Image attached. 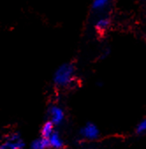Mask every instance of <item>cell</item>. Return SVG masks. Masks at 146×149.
Wrapping results in <instances>:
<instances>
[{"instance_id": "obj_1", "label": "cell", "mask_w": 146, "mask_h": 149, "mask_svg": "<svg viewBox=\"0 0 146 149\" xmlns=\"http://www.w3.org/2000/svg\"><path fill=\"white\" fill-rule=\"evenodd\" d=\"M75 72V66L71 63H64L55 70L53 82L57 87H67L74 81Z\"/></svg>"}, {"instance_id": "obj_2", "label": "cell", "mask_w": 146, "mask_h": 149, "mask_svg": "<svg viewBox=\"0 0 146 149\" xmlns=\"http://www.w3.org/2000/svg\"><path fill=\"white\" fill-rule=\"evenodd\" d=\"M0 149H25V143L19 133L12 132L6 136V141L3 142Z\"/></svg>"}, {"instance_id": "obj_3", "label": "cell", "mask_w": 146, "mask_h": 149, "mask_svg": "<svg viewBox=\"0 0 146 149\" xmlns=\"http://www.w3.org/2000/svg\"><path fill=\"white\" fill-rule=\"evenodd\" d=\"M80 135L87 140H96L100 137V130L93 123L85 124L79 132Z\"/></svg>"}, {"instance_id": "obj_4", "label": "cell", "mask_w": 146, "mask_h": 149, "mask_svg": "<svg viewBox=\"0 0 146 149\" xmlns=\"http://www.w3.org/2000/svg\"><path fill=\"white\" fill-rule=\"evenodd\" d=\"M48 116H49V120L52 121L55 126L60 125L64 120V117H65L64 111L59 106H57V105L50 106L48 108Z\"/></svg>"}, {"instance_id": "obj_5", "label": "cell", "mask_w": 146, "mask_h": 149, "mask_svg": "<svg viewBox=\"0 0 146 149\" xmlns=\"http://www.w3.org/2000/svg\"><path fill=\"white\" fill-rule=\"evenodd\" d=\"M111 26V19L109 17H100L94 23V28L98 33H105L107 31Z\"/></svg>"}, {"instance_id": "obj_6", "label": "cell", "mask_w": 146, "mask_h": 149, "mask_svg": "<svg viewBox=\"0 0 146 149\" xmlns=\"http://www.w3.org/2000/svg\"><path fill=\"white\" fill-rule=\"evenodd\" d=\"M48 139L49 142L50 148L52 149H63L64 146V140L62 139L60 134L55 131L51 134V136L48 138Z\"/></svg>"}, {"instance_id": "obj_7", "label": "cell", "mask_w": 146, "mask_h": 149, "mask_svg": "<svg viewBox=\"0 0 146 149\" xmlns=\"http://www.w3.org/2000/svg\"><path fill=\"white\" fill-rule=\"evenodd\" d=\"M49 147L50 146H49L48 139L42 136H41L38 139H34L31 142L30 146H29L30 149H48Z\"/></svg>"}, {"instance_id": "obj_8", "label": "cell", "mask_w": 146, "mask_h": 149, "mask_svg": "<svg viewBox=\"0 0 146 149\" xmlns=\"http://www.w3.org/2000/svg\"><path fill=\"white\" fill-rule=\"evenodd\" d=\"M55 125L52 121H50L49 119L48 121H46L41 129V136L44 137V138H48L49 136H51V134L55 132Z\"/></svg>"}, {"instance_id": "obj_9", "label": "cell", "mask_w": 146, "mask_h": 149, "mask_svg": "<svg viewBox=\"0 0 146 149\" xmlns=\"http://www.w3.org/2000/svg\"><path fill=\"white\" fill-rule=\"evenodd\" d=\"M111 0H93L92 10L93 12H101L107 9L110 5Z\"/></svg>"}, {"instance_id": "obj_10", "label": "cell", "mask_w": 146, "mask_h": 149, "mask_svg": "<svg viewBox=\"0 0 146 149\" xmlns=\"http://www.w3.org/2000/svg\"><path fill=\"white\" fill-rule=\"evenodd\" d=\"M136 134H139V135L146 132V118L143 119V120L141 122H139V124L136 125Z\"/></svg>"}, {"instance_id": "obj_11", "label": "cell", "mask_w": 146, "mask_h": 149, "mask_svg": "<svg viewBox=\"0 0 146 149\" xmlns=\"http://www.w3.org/2000/svg\"><path fill=\"white\" fill-rule=\"evenodd\" d=\"M142 1H145L146 2V0H142Z\"/></svg>"}]
</instances>
